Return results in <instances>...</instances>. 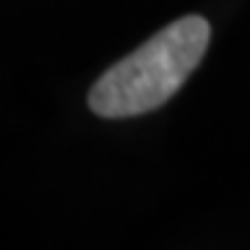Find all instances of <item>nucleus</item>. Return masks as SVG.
I'll list each match as a JSON object with an SVG mask.
<instances>
[{"label":"nucleus","instance_id":"obj_1","mask_svg":"<svg viewBox=\"0 0 250 250\" xmlns=\"http://www.w3.org/2000/svg\"><path fill=\"white\" fill-rule=\"evenodd\" d=\"M208 42L211 25L203 17L187 14L170 22L95 81L89 108L106 120H123L164 106L195 72Z\"/></svg>","mask_w":250,"mask_h":250}]
</instances>
